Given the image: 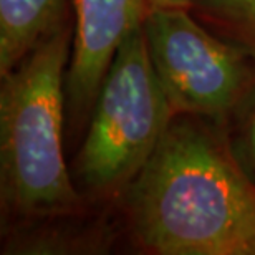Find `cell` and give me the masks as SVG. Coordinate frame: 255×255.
Listing matches in <instances>:
<instances>
[{
  "mask_svg": "<svg viewBox=\"0 0 255 255\" xmlns=\"http://www.w3.org/2000/svg\"><path fill=\"white\" fill-rule=\"evenodd\" d=\"M147 55L176 115L227 123L255 85V62L189 8H151L142 23Z\"/></svg>",
  "mask_w": 255,
  "mask_h": 255,
  "instance_id": "obj_4",
  "label": "cell"
},
{
  "mask_svg": "<svg viewBox=\"0 0 255 255\" xmlns=\"http://www.w3.org/2000/svg\"><path fill=\"white\" fill-rule=\"evenodd\" d=\"M202 121L176 115L128 186L132 234L159 255H255V182Z\"/></svg>",
  "mask_w": 255,
  "mask_h": 255,
  "instance_id": "obj_1",
  "label": "cell"
},
{
  "mask_svg": "<svg viewBox=\"0 0 255 255\" xmlns=\"http://www.w3.org/2000/svg\"><path fill=\"white\" fill-rule=\"evenodd\" d=\"M174 116L139 27L116 52L91 110L76 157L81 189L96 197L128 189Z\"/></svg>",
  "mask_w": 255,
  "mask_h": 255,
  "instance_id": "obj_3",
  "label": "cell"
},
{
  "mask_svg": "<svg viewBox=\"0 0 255 255\" xmlns=\"http://www.w3.org/2000/svg\"><path fill=\"white\" fill-rule=\"evenodd\" d=\"M73 43L66 68V106L76 120L90 116L116 52L142 27L149 0H73Z\"/></svg>",
  "mask_w": 255,
  "mask_h": 255,
  "instance_id": "obj_5",
  "label": "cell"
},
{
  "mask_svg": "<svg viewBox=\"0 0 255 255\" xmlns=\"http://www.w3.org/2000/svg\"><path fill=\"white\" fill-rule=\"evenodd\" d=\"M192 0H149L151 8H189Z\"/></svg>",
  "mask_w": 255,
  "mask_h": 255,
  "instance_id": "obj_9",
  "label": "cell"
},
{
  "mask_svg": "<svg viewBox=\"0 0 255 255\" xmlns=\"http://www.w3.org/2000/svg\"><path fill=\"white\" fill-rule=\"evenodd\" d=\"M68 25V0H0V78Z\"/></svg>",
  "mask_w": 255,
  "mask_h": 255,
  "instance_id": "obj_6",
  "label": "cell"
},
{
  "mask_svg": "<svg viewBox=\"0 0 255 255\" xmlns=\"http://www.w3.org/2000/svg\"><path fill=\"white\" fill-rule=\"evenodd\" d=\"M189 10L255 62V0H192Z\"/></svg>",
  "mask_w": 255,
  "mask_h": 255,
  "instance_id": "obj_7",
  "label": "cell"
},
{
  "mask_svg": "<svg viewBox=\"0 0 255 255\" xmlns=\"http://www.w3.org/2000/svg\"><path fill=\"white\" fill-rule=\"evenodd\" d=\"M71 43L68 23L2 76L0 201L8 216L48 219L80 209V194L63 156Z\"/></svg>",
  "mask_w": 255,
  "mask_h": 255,
  "instance_id": "obj_2",
  "label": "cell"
},
{
  "mask_svg": "<svg viewBox=\"0 0 255 255\" xmlns=\"http://www.w3.org/2000/svg\"><path fill=\"white\" fill-rule=\"evenodd\" d=\"M226 139L234 159L255 182V85L247 91L229 118Z\"/></svg>",
  "mask_w": 255,
  "mask_h": 255,
  "instance_id": "obj_8",
  "label": "cell"
}]
</instances>
